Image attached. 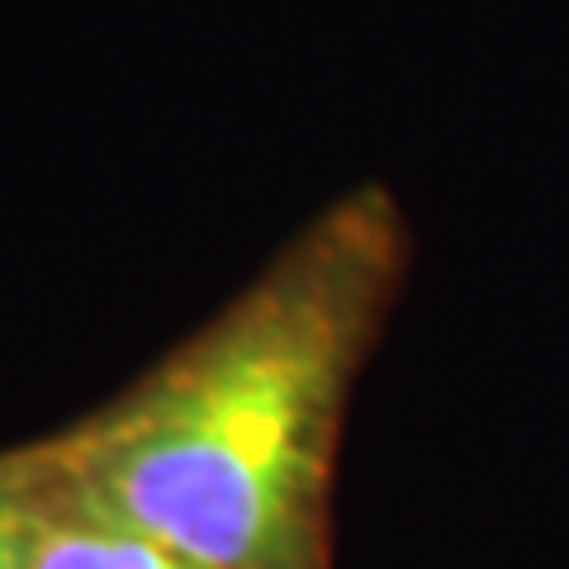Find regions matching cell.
<instances>
[{"label":"cell","mask_w":569,"mask_h":569,"mask_svg":"<svg viewBox=\"0 0 569 569\" xmlns=\"http://www.w3.org/2000/svg\"><path fill=\"white\" fill-rule=\"evenodd\" d=\"M408 261L395 194L351 190L129 395L33 456L86 508L209 569H337L342 432Z\"/></svg>","instance_id":"6da1fadb"},{"label":"cell","mask_w":569,"mask_h":569,"mask_svg":"<svg viewBox=\"0 0 569 569\" xmlns=\"http://www.w3.org/2000/svg\"><path fill=\"white\" fill-rule=\"evenodd\" d=\"M20 460H24L20 569H209L181 556V550L86 508L81 498H71L39 466L33 447L20 451Z\"/></svg>","instance_id":"7a4b0ae2"},{"label":"cell","mask_w":569,"mask_h":569,"mask_svg":"<svg viewBox=\"0 0 569 569\" xmlns=\"http://www.w3.org/2000/svg\"><path fill=\"white\" fill-rule=\"evenodd\" d=\"M24 537V460L0 456V569H20Z\"/></svg>","instance_id":"3957f363"}]
</instances>
